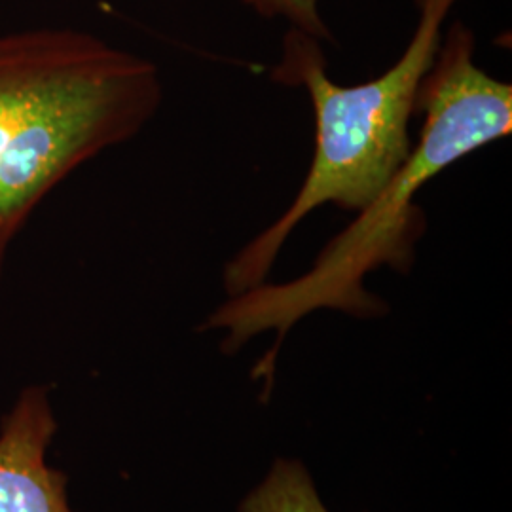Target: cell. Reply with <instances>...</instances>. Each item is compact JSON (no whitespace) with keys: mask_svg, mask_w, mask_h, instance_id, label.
I'll use <instances>...</instances> for the list:
<instances>
[{"mask_svg":"<svg viewBox=\"0 0 512 512\" xmlns=\"http://www.w3.org/2000/svg\"><path fill=\"white\" fill-rule=\"evenodd\" d=\"M475 50V33L463 21H452L421 80L418 143L357 219L330 239L306 274L228 296L207 317L202 330L224 332L220 349L226 355L238 353L258 334L274 332V348L255 368V380L266 382V393L287 334L313 311L384 317L387 304L366 289V275L380 268L408 274L414 266L416 245L427 230V219L416 205L418 192L440 171L511 133L512 86L482 71Z\"/></svg>","mask_w":512,"mask_h":512,"instance_id":"cell-1","label":"cell"},{"mask_svg":"<svg viewBox=\"0 0 512 512\" xmlns=\"http://www.w3.org/2000/svg\"><path fill=\"white\" fill-rule=\"evenodd\" d=\"M162 93L152 61L88 33L0 35V275L38 203L74 169L135 137Z\"/></svg>","mask_w":512,"mask_h":512,"instance_id":"cell-2","label":"cell"},{"mask_svg":"<svg viewBox=\"0 0 512 512\" xmlns=\"http://www.w3.org/2000/svg\"><path fill=\"white\" fill-rule=\"evenodd\" d=\"M456 2L423 0L401 59L378 78L355 86L332 82L323 42L289 27L272 78L310 93L315 152L291 205L224 266L228 296L266 283L285 241L317 207L332 203L344 211H363L406 162L414 147L410 120L418 114L421 80L435 61Z\"/></svg>","mask_w":512,"mask_h":512,"instance_id":"cell-3","label":"cell"},{"mask_svg":"<svg viewBox=\"0 0 512 512\" xmlns=\"http://www.w3.org/2000/svg\"><path fill=\"white\" fill-rule=\"evenodd\" d=\"M55 429L46 391H23L0 425V512H73L67 478L46 463Z\"/></svg>","mask_w":512,"mask_h":512,"instance_id":"cell-4","label":"cell"},{"mask_svg":"<svg viewBox=\"0 0 512 512\" xmlns=\"http://www.w3.org/2000/svg\"><path fill=\"white\" fill-rule=\"evenodd\" d=\"M238 512H330L308 467L298 459L277 458L268 475L239 503Z\"/></svg>","mask_w":512,"mask_h":512,"instance_id":"cell-5","label":"cell"},{"mask_svg":"<svg viewBox=\"0 0 512 512\" xmlns=\"http://www.w3.org/2000/svg\"><path fill=\"white\" fill-rule=\"evenodd\" d=\"M262 18L285 19L291 29L302 31L321 42H332L329 25L323 18V0H241Z\"/></svg>","mask_w":512,"mask_h":512,"instance_id":"cell-6","label":"cell"},{"mask_svg":"<svg viewBox=\"0 0 512 512\" xmlns=\"http://www.w3.org/2000/svg\"><path fill=\"white\" fill-rule=\"evenodd\" d=\"M421 2H423V0H414V4H416V8H418V6H420Z\"/></svg>","mask_w":512,"mask_h":512,"instance_id":"cell-7","label":"cell"}]
</instances>
